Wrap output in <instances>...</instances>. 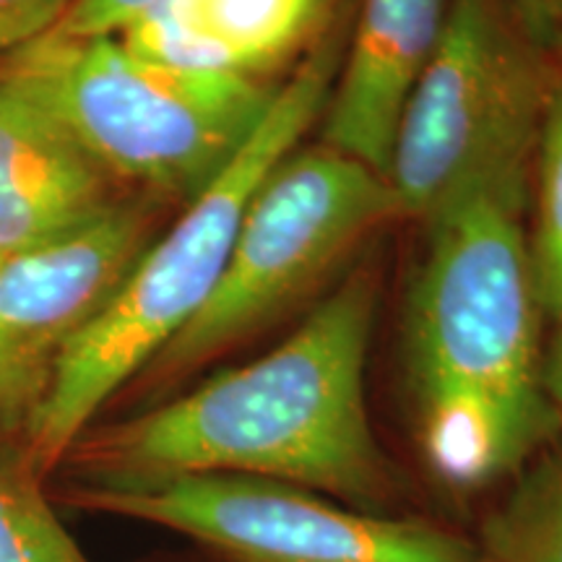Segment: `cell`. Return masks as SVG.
Returning <instances> with one entry per match:
<instances>
[{
    "label": "cell",
    "mask_w": 562,
    "mask_h": 562,
    "mask_svg": "<svg viewBox=\"0 0 562 562\" xmlns=\"http://www.w3.org/2000/svg\"><path fill=\"white\" fill-rule=\"evenodd\" d=\"M372 318L375 284L357 273L258 360L144 412L94 422L47 484L117 490L243 474L381 513L396 482L364 398Z\"/></svg>",
    "instance_id": "cell-1"
},
{
    "label": "cell",
    "mask_w": 562,
    "mask_h": 562,
    "mask_svg": "<svg viewBox=\"0 0 562 562\" xmlns=\"http://www.w3.org/2000/svg\"><path fill=\"white\" fill-rule=\"evenodd\" d=\"M406 360L427 463L453 487L516 472L562 419L542 389V307L524 211L474 199L427 224Z\"/></svg>",
    "instance_id": "cell-2"
},
{
    "label": "cell",
    "mask_w": 562,
    "mask_h": 562,
    "mask_svg": "<svg viewBox=\"0 0 562 562\" xmlns=\"http://www.w3.org/2000/svg\"><path fill=\"white\" fill-rule=\"evenodd\" d=\"M344 42L328 30L279 83L269 112L165 235L146 245L128 277L63 351L21 448L50 482L63 456L123 385L199 315L227 271L248 203L261 182L323 117Z\"/></svg>",
    "instance_id": "cell-3"
},
{
    "label": "cell",
    "mask_w": 562,
    "mask_h": 562,
    "mask_svg": "<svg viewBox=\"0 0 562 562\" xmlns=\"http://www.w3.org/2000/svg\"><path fill=\"white\" fill-rule=\"evenodd\" d=\"M0 87L45 110L112 180L186 201L243 149L279 91L146 60L117 37L58 30L3 55Z\"/></svg>",
    "instance_id": "cell-4"
},
{
    "label": "cell",
    "mask_w": 562,
    "mask_h": 562,
    "mask_svg": "<svg viewBox=\"0 0 562 562\" xmlns=\"http://www.w3.org/2000/svg\"><path fill=\"white\" fill-rule=\"evenodd\" d=\"M552 87L550 55L505 0H451L393 138L385 180L398 216L427 227L474 199L526 211Z\"/></svg>",
    "instance_id": "cell-5"
},
{
    "label": "cell",
    "mask_w": 562,
    "mask_h": 562,
    "mask_svg": "<svg viewBox=\"0 0 562 562\" xmlns=\"http://www.w3.org/2000/svg\"><path fill=\"white\" fill-rule=\"evenodd\" d=\"M398 216L389 180L328 146L294 149L245 211L206 307L140 370V391L186 381L313 292L362 237Z\"/></svg>",
    "instance_id": "cell-6"
},
{
    "label": "cell",
    "mask_w": 562,
    "mask_h": 562,
    "mask_svg": "<svg viewBox=\"0 0 562 562\" xmlns=\"http://www.w3.org/2000/svg\"><path fill=\"white\" fill-rule=\"evenodd\" d=\"M55 505L178 531L229 562H487L459 533L349 508L263 476L188 474L140 487L50 490Z\"/></svg>",
    "instance_id": "cell-7"
},
{
    "label": "cell",
    "mask_w": 562,
    "mask_h": 562,
    "mask_svg": "<svg viewBox=\"0 0 562 562\" xmlns=\"http://www.w3.org/2000/svg\"><path fill=\"white\" fill-rule=\"evenodd\" d=\"M149 203L115 201L74 235L0 258V435L24 438L63 351L154 237Z\"/></svg>",
    "instance_id": "cell-8"
},
{
    "label": "cell",
    "mask_w": 562,
    "mask_h": 562,
    "mask_svg": "<svg viewBox=\"0 0 562 562\" xmlns=\"http://www.w3.org/2000/svg\"><path fill=\"white\" fill-rule=\"evenodd\" d=\"M451 0H360L323 110V146L389 175L406 102L430 63Z\"/></svg>",
    "instance_id": "cell-9"
},
{
    "label": "cell",
    "mask_w": 562,
    "mask_h": 562,
    "mask_svg": "<svg viewBox=\"0 0 562 562\" xmlns=\"http://www.w3.org/2000/svg\"><path fill=\"white\" fill-rule=\"evenodd\" d=\"M336 0H157L117 40L140 58L261 79L328 32Z\"/></svg>",
    "instance_id": "cell-10"
},
{
    "label": "cell",
    "mask_w": 562,
    "mask_h": 562,
    "mask_svg": "<svg viewBox=\"0 0 562 562\" xmlns=\"http://www.w3.org/2000/svg\"><path fill=\"white\" fill-rule=\"evenodd\" d=\"M115 201L110 175L45 110L0 87V258L74 235Z\"/></svg>",
    "instance_id": "cell-11"
},
{
    "label": "cell",
    "mask_w": 562,
    "mask_h": 562,
    "mask_svg": "<svg viewBox=\"0 0 562 562\" xmlns=\"http://www.w3.org/2000/svg\"><path fill=\"white\" fill-rule=\"evenodd\" d=\"M0 562H91L19 440L0 435Z\"/></svg>",
    "instance_id": "cell-12"
},
{
    "label": "cell",
    "mask_w": 562,
    "mask_h": 562,
    "mask_svg": "<svg viewBox=\"0 0 562 562\" xmlns=\"http://www.w3.org/2000/svg\"><path fill=\"white\" fill-rule=\"evenodd\" d=\"M487 562H562V451L518 480L482 531Z\"/></svg>",
    "instance_id": "cell-13"
},
{
    "label": "cell",
    "mask_w": 562,
    "mask_h": 562,
    "mask_svg": "<svg viewBox=\"0 0 562 562\" xmlns=\"http://www.w3.org/2000/svg\"><path fill=\"white\" fill-rule=\"evenodd\" d=\"M533 229L526 235L529 266L544 318L562 313V81L547 102L533 157Z\"/></svg>",
    "instance_id": "cell-14"
},
{
    "label": "cell",
    "mask_w": 562,
    "mask_h": 562,
    "mask_svg": "<svg viewBox=\"0 0 562 562\" xmlns=\"http://www.w3.org/2000/svg\"><path fill=\"white\" fill-rule=\"evenodd\" d=\"M74 0H0V58L55 30Z\"/></svg>",
    "instance_id": "cell-15"
},
{
    "label": "cell",
    "mask_w": 562,
    "mask_h": 562,
    "mask_svg": "<svg viewBox=\"0 0 562 562\" xmlns=\"http://www.w3.org/2000/svg\"><path fill=\"white\" fill-rule=\"evenodd\" d=\"M157 0H74L55 30L70 37H117Z\"/></svg>",
    "instance_id": "cell-16"
},
{
    "label": "cell",
    "mask_w": 562,
    "mask_h": 562,
    "mask_svg": "<svg viewBox=\"0 0 562 562\" xmlns=\"http://www.w3.org/2000/svg\"><path fill=\"white\" fill-rule=\"evenodd\" d=\"M516 19L518 30L529 37L539 50L550 55L554 32L562 16V0H505Z\"/></svg>",
    "instance_id": "cell-17"
},
{
    "label": "cell",
    "mask_w": 562,
    "mask_h": 562,
    "mask_svg": "<svg viewBox=\"0 0 562 562\" xmlns=\"http://www.w3.org/2000/svg\"><path fill=\"white\" fill-rule=\"evenodd\" d=\"M550 341L542 347V389L547 402L562 419V313L552 318Z\"/></svg>",
    "instance_id": "cell-18"
},
{
    "label": "cell",
    "mask_w": 562,
    "mask_h": 562,
    "mask_svg": "<svg viewBox=\"0 0 562 562\" xmlns=\"http://www.w3.org/2000/svg\"><path fill=\"white\" fill-rule=\"evenodd\" d=\"M550 60L554 66V76L562 81V16H560V24H558V32H554V40H552V47H550Z\"/></svg>",
    "instance_id": "cell-19"
}]
</instances>
